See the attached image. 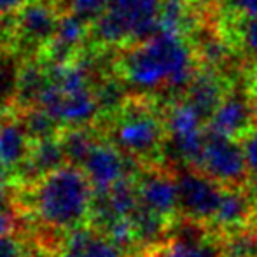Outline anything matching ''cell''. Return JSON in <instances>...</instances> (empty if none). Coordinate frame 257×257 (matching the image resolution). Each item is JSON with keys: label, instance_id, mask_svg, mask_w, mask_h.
Returning a JSON list of instances; mask_svg holds the SVG:
<instances>
[{"label": "cell", "instance_id": "16", "mask_svg": "<svg viewBox=\"0 0 257 257\" xmlns=\"http://www.w3.org/2000/svg\"><path fill=\"white\" fill-rule=\"evenodd\" d=\"M65 161L67 158H65L61 142L54 137H49V139L35 140V144L32 146V153L23 166L32 177L39 180L41 177L61 168Z\"/></svg>", "mask_w": 257, "mask_h": 257}, {"label": "cell", "instance_id": "33", "mask_svg": "<svg viewBox=\"0 0 257 257\" xmlns=\"http://www.w3.org/2000/svg\"><path fill=\"white\" fill-rule=\"evenodd\" d=\"M4 191H6V173H4V168L0 166V215H2L4 208Z\"/></svg>", "mask_w": 257, "mask_h": 257}, {"label": "cell", "instance_id": "36", "mask_svg": "<svg viewBox=\"0 0 257 257\" xmlns=\"http://www.w3.org/2000/svg\"><path fill=\"white\" fill-rule=\"evenodd\" d=\"M255 226H257V222H255Z\"/></svg>", "mask_w": 257, "mask_h": 257}, {"label": "cell", "instance_id": "22", "mask_svg": "<svg viewBox=\"0 0 257 257\" xmlns=\"http://www.w3.org/2000/svg\"><path fill=\"white\" fill-rule=\"evenodd\" d=\"M23 124L27 126L32 139L42 140V139L53 137L54 126H56L58 122L54 121L48 112H44L39 107V108H30V110L27 112V115H25V119H23Z\"/></svg>", "mask_w": 257, "mask_h": 257}, {"label": "cell", "instance_id": "10", "mask_svg": "<svg viewBox=\"0 0 257 257\" xmlns=\"http://www.w3.org/2000/svg\"><path fill=\"white\" fill-rule=\"evenodd\" d=\"M255 112L248 98L240 93L226 95L220 102L212 117L206 121L208 132L217 133V135L227 137V139H245L252 130L255 128L254 124Z\"/></svg>", "mask_w": 257, "mask_h": 257}, {"label": "cell", "instance_id": "7", "mask_svg": "<svg viewBox=\"0 0 257 257\" xmlns=\"http://www.w3.org/2000/svg\"><path fill=\"white\" fill-rule=\"evenodd\" d=\"M179 182V217L194 222L212 224L224 187L206 173L194 168H184L177 173Z\"/></svg>", "mask_w": 257, "mask_h": 257}, {"label": "cell", "instance_id": "8", "mask_svg": "<svg viewBox=\"0 0 257 257\" xmlns=\"http://www.w3.org/2000/svg\"><path fill=\"white\" fill-rule=\"evenodd\" d=\"M137 191L144 208L172 224L179 219V182L172 172L151 168L137 179Z\"/></svg>", "mask_w": 257, "mask_h": 257}, {"label": "cell", "instance_id": "6", "mask_svg": "<svg viewBox=\"0 0 257 257\" xmlns=\"http://www.w3.org/2000/svg\"><path fill=\"white\" fill-rule=\"evenodd\" d=\"M200 172L219 182L224 189H245L250 180L243 146L238 140L217 135L208 130Z\"/></svg>", "mask_w": 257, "mask_h": 257}, {"label": "cell", "instance_id": "25", "mask_svg": "<svg viewBox=\"0 0 257 257\" xmlns=\"http://www.w3.org/2000/svg\"><path fill=\"white\" fill-rule=\"evenodd\" d=\"M200 56L201 60L206 61L208 65L215 67V65H220L227 60L229 56V49H227L226 42L219 37H210L206 41L201 42L200 46Z\"/></svg>", "mask_w": 257, "mask_h": 257}, {"label": "cell", "instance_id": "27", "mask_svg": "<svg viewBox=\"0 0 257 257\" xmlns=\"http://www.w3.org/2000/svg\"><path fill=\"white\" fill-rule=\"evenodd\" d=\"M241 146H243L245 161H247L248 175H250L248 182H257V124H255V128L245 137Z\"/></svg>", "mask_w": 257, "mask_h": 257}, {"label": "cell", "instance_id": "24", "mask_svg": "<svg viewBox=\"0 0 257 257\" xmlns=\"http://www.w3.org/2000/svg\"><path fill=\"white\" fill-rule=\"evenodd\" d=\"M68 9L86 23H95L105 11V0H68Z\"/></svg>", "mask_w": 257, "mask_h": 257}, {"label": "cell", "instance_id": "28", "mask_svg": "<svg viewBox=\"0 0 257 257\" xmlns=\"http://www.w3.org/2000/svg\"><path fill=\"white\" fill-rule=\"evenodd\" d=\"M241 39L248 54L257 61V20H248L241 32Z\"/></svg>", "mask_w": 257, "mask_h": 257}, {"label": "cell", "instance_id": "14", "mask_svg": "<svg viewBox=\"0 0 257 257\" xmlns=\"http://www.w3.org/2000/svg\"><path fill=\"white\" fill-rule=\"evenodd\" d=\"M30 133L27 126L14 119L0 122V166L20 168L32 153Z\"/></svg>", "mask_w": 257, "mask_h": 257}, {"label": "cell", "instance_id": "1", "mask_svg": "<svg viewBox=\"0 0 257 257\" xmlns=\"http://www.w3.org/2000/svg\"><path fill=\"white\" fill-rule=\"evenodd\" d=\"M122 75L139 91H154L161 86L182 91L196 75L193 49L179 34L161 30L126 54Z\"/></svg>", "mask_w": 257, "mask_h": 257}, {"label": "cell", "instance_id": "19", "mask_svg": "<svg viewBox=\"0 0 257 257\" xmlns=\"http://www.w3.org/2000/svg\"><path fill=\"white\" fill-rule=\"evenodd\" d=\"M48 79L49 77L39 67H34V65L23 67L20 70V75H18V100L25 105L37 103Z\"/></svg>", "mask_w": 257, "mask_h": 257}, {"label": "cell", "instance_id": "18", "mask_svg": "<svg viewBox=\"0 0 257 257\" xmlns=\"http://www.w3.org/2000/svg\"><path fill=\"white\" fill-rule=\"evenodd\" d=\"M61 147H63L65 158H67L68 165L74 166H82V163L86 161L88 154L91 153L93 146L96 144V140L93 139V135L84 128H72L63 135V139H60Z\"/></svg>", "mask_w": 257, "mask_h": 257}, {"label": "cell", "instance_id": "5", "mask_svg": "<svg viewBox=\"0 0 257 257\" xmlns=\"http://www.w3.org/2000/svg\"><path fill=\"white\" fill-rule=\"evenodd\" d=\"M110 142L128 158L154 161L166 144L165 121H159L149 110H126L112 128Z\"/></svg>", "mask_w": 257, "mask_h": 257}, {"label": "cell", "instance_id": "23", "mask_svg": "<svg viewBox=\"0 0 257 257\" xmlns=\"http://www.w3.org/2000/svg\"><path fill=\"white\" fill-rule=\"evenodd\" d=\"M96 93V100H98L100 110H115L121 107L122 98H124V89L119 82L107 81L98 88Z\"/></svg>", "mask_w": 257, "mask_h": 257}, {"label": "cell", "instance_id": "15", "mask_svg": "<svg viewBox=\"0 0 257 257\" xmlns=\"http://www.w3.org/2000/svg\"><path fill=\"white\" fill-rule=\"evenodd\" d=\"M84 37L86 21H82L74 14H67V16L60 18V23H58L53 39L49 41L48 49L54 60L63 63L70 54L75 53V49L84 41Z\"/></svg>", "mask_w": 257, "mask_h": 257}, {"label": "cell", "instance_id": "26", "mask_svg": "<svg viewBox=\"0 0 257 257\" xmlns=\"http://www.w3.org/2000/svg\"><path fill=\"white\" fill-rule=\"evenodd\" d=\"M18 75L14 65L9 61H0V100L9 98L18 91Z\"/></svg>", "mask_w": 257, "mask_h": 257}, {"label": "cell", "instance_id": "20", "mask_svg": "<svg viewBox=\"0 0 257 257\" xmlns=\"http://www.w3.org/2000/svg\"><path fill=\"white\" fill-rule=\"evenodd\" d=\"M189 20V7L187 0H161V30L170 34H179L186 28Z\"/></svg>", "mask_w": 257, "mask_h": 257}, {"label": "cell", "instance_id": "17", "mask_svg": "<svg viewBox=\"0 0 257 257\" xmlns=\"http://www.w3.org/2000/svg\"><path fill=\"white\" fill-rule=\"evenodd\" d=\"M165 128L166 137L191 135V133L203 132V117L184 100L168 110L165 117Z\"/></svg>", "mask_w": 257, "mask_h": 257}, {"label": "cell", "instance_id": "9", "mask_svg": "<svg viewBox=\"0 0 257 257\" xmlns=\"http://www.w3.org/2000/svg\"><path fill=\"white\" fill-rule=\"evenodd\" d=\"M82 172L91 182L95 194H102L130 177V158L112 142H96L82 163Z\"/></svg>", "mask_w": 257, "mask_h": 257}, {"label": "cell", "instance_id": "11", "mask_svg": "<svg viewBox=\"0 0 257 257\" xmlns=\"http://www.w3.org/2000/svg\"><path fill=\"white\" fill-rule=\"evenodd\" d=\"M257 222V203L248 191L245 189H224L219 210L210 226L220 234H231L247 229Z\"/></svg>", "mask_w": 257, "mask_h": 257}, {"label": "cell", "instance_id": "31", "mask_svg": "<svg viewBox=\"0 0 257 257\" xmlns=\"http://www.w3.org/2000/svg\"><path fill=\"white\" fill-rule=\"evenodd\" d=\"M27 4L28 0H0V16L14 13V11H20Z\"/></svg>", "mask_w": 257, "mask_h": 257}, {"label": "cell", "instance_id": "30", "mask_svg": "<svg viewBox=\"0 0 257 257\" xmlns=\"http://www.w3.org/2000/svg\"><path fill=\"white\" fill-rule=\"evenodd\" d=\"M9 231H11V219L7 215H0V252L4 248H7L11 243H13V238L9 236Z\"/></svg>", "mask_w": 257, "mask_h": 257}, {"label": "cell", "instance_id": "21", "mask_svg": "<svg viewBox=\"0 0 257 257\" xmlns=\"http://www.w3.org/2000/svg\"><path fill=\"white\" fill-rule=\"evenodd\" d=\"M82 257H122V250L110 241L103 233H93L89 229H81Z\"/></svg>", "mask_w": 257, "mask_h": 257}, {"label": "cell", "instance_id": "12", "mask_svg": "<svg viewBox=\"0 0 257 257\" xmlns=\"http://www.w3.org/2000/svg\"><path fill=\"white\" fill-rule=\"evenodd\" d=\"M58 23L60 18L51 4L44 0H34L20 9L16 20L18 37L28 46H48L56 32Z\"/></svg>", "mask_w": 257, "mask_h": 257}, {"label": "cell", "instance_id": "2", "mask_svg": "<svg viewBox=\"0 0 257 257\" xmlns=\"http://www.w3.org/2000/svg\"><path fill=\"white\" fill-rule=\"evenodd\" d=\"M32 203L46 226L75 231L93 212L95 189L82 168L63 165L37 180Z\"/></svg>", "mask_w": 257, "mask_h": 257}, {"label": "cell", "instance_id": "32", "mask_svg": "<svg viewBox=\"0 0 257 257\" xmlns=\"http://www.w3.org/2000/svg\"><path fill=\"white\" fill-rule=\"evenodd\" d=\"M0 257H41V255H35V254L23 255V254L20 252V247H18L16 241H13V243H11L9 247L4 248V250L0 252Z\"/></svg>", "mask_w": 257, "mask_h": 257}, {"label": "cell", "instance_id": "29", "mask_svg": "<svg viewBox=\"0 0 257 257\" xmlns=\"http://www.w3.org/2000/svg\"><path fill=\"white\" fill-rule=\"evenodd\" d=\"M231 4L248 20H257V0H231Z\"/></svg>", "mask_w": 257, "mask_h": 257}, {"label": "cell", "instance_id": "35", "mask_svg": "<svg viewBox=\"0 0 257 257\" xmlns=\"http://www.w3.org/2000/svg\"><path fill=\"white\" fill-rule=\"evenodd\" d=\"M140 257H147V255H146V252H142V255H140Z\"/></svg>", "mask_w": 257, "mask_h": 257}, {"label": "cell", "instance_id": "4", "mask_svg": "<svg viewBox=\"0 0 257 257\" xmlns=\"http://www.w3.org/2000/svg\"><path fill=\"white\" fill-rule=\"evenodd\" d=\"M161 0H105V11L93 23L105 44L146 42L161 32Z\"/></svg>", "mask_w": 257, "mask_h": 257}, {"label": "cell", "instance_id": "13", "mask_svg": "<svg viewBox=\"0 0 257 257\" xmlns=\"http://www.w3.org/2000/svg\"><path fill=\"white\" fill-rule=\"evenodd\" d=\"M186 102L203 117V121H208L212 117L215 108L226 96L222 79L212 70L198 72L189 88L186 89Z\"/></svg>", "mask_w": 257, "mask_h": 257}, {"label": "cell", "instance_id": "3", "mask_svg": "<svg viewBox=\"0 0 257 257\" xmlns=\"http://www.w3.org/2000/svg\"><path fill=\"white\" fill-rule=\"evenodd\" d=\"M37 105L58 124L81 128L93 121L100 110L95 89L89 86L86 65H67L48 79Z\"/></svg>", "mask_w": 257, "mask_h": 257}, {"label": "cell", "instance_id": "34", "mask_svg": "<svg viewBox=\"0 0 257 257\" xmlns=\"http://www.w3.org/2000/svg\"><path fill=\"white\" fill-rule=\"evenodd\" d=\"M254 96H255V103H257V81H255V86H254Z\"/></svg>", "mask_w": 257, "mask_h": 257}]
</instances>
